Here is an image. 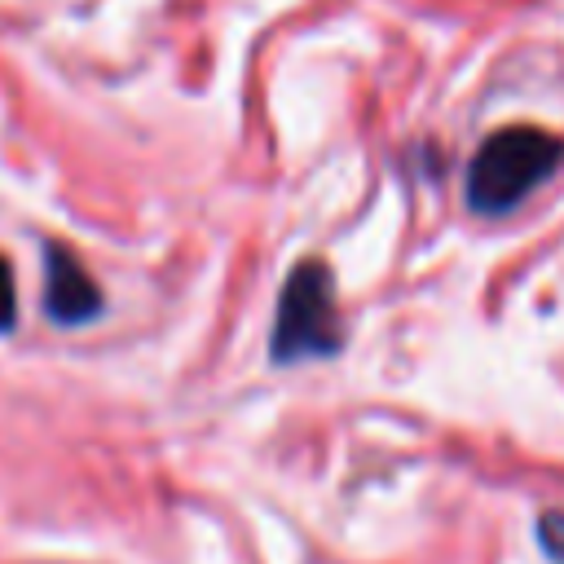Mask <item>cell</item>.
I'll return each mask as SVG.
<instances>
[{"label":"cell","mask_w":564,"mask_h":564,"mask_svg":"<svg viewBox=\"0 0 564 564\" xmlns=\"http://www.w3.org/2000/svg\"><path fill=\"white\" fill-rule=\"evenodd\" d=\"M564 163V141L546 128L511 123L480 141L467 163V207L480 216H502L529 198Z\"/></svg>","instance_id":"1"},{"label":"cell","mask_w":564,"mask_h":564,"mask_svg":"<svg viewBox=\"0 0 564 564\" xmlns=\"http://www.w3.org/2000/svg\"><path fill=\"white\" fill-rule=\"evenodd\" d=\"M344 344L339 308H335V278L326 260H300L278 295V317L269 330V357L278 366L330 357Z\"/></svg>","instance_id":"2"},{"label":"cell","mask_w":564,"mask_h":564,"mask_svg":"<svg viewBox=\"0 0 564 564\" xmlns=\"http://www.w3.org/2000/svg\"><path fill=\"white\" fill-rule=\"evenodd\" d=\"M44 313L62 326H79L101 313V291H97L93 273L62 242H53L44 251Z\"/></svg>","instance_id":"3"},{"label":"cell","mask_w":564,"mask_h":564,"mask_svg":"<svg viewBox=\"0 0 564 564\" xmlns=\"http://www.w3.org/2000/svg\"><path fill=\"white\" fill-rule=\"evenodd\" d=\"M538 538H542L551 560H564V511H546L538 520Z\"/></svg>","instance_id":"4"},{"label":"cell","mask_w":564,"mask_h":564,"mask_svg":"<svg viewBox=\"0 0 564 564\" xmlns=\"http://www.w3.org/2000/svg\"><path fill=\"white\" fill-rule=\"evenodd\" d=\"M18 317V295H13V269L9 260L0 256V330H9Z\"/></svg>","instance_id":"5"}]
</instances>
